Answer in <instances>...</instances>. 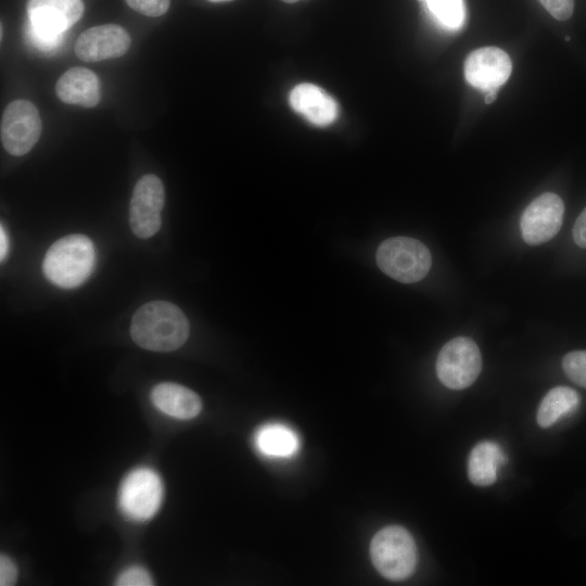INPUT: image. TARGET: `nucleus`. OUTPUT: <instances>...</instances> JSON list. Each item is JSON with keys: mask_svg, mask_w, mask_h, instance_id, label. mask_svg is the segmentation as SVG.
<instances>
[{"mask_svg": "<svg viewBox=\"0 0 586 586\" xmlns=\"http://www.w3.org/2000/svg\"><path fill=\"white\" fill-rule=\"evenodd\" d=\"M258 450L267 456L288 457L297 451V435L282 424H267L260 428L255 436Z\"/></svg>", "mask_w": 586, "mask_h": 586, "instance_id": "obj_18", "label": "nucleus"}, {"mask_svg": "<svg viewBox=\"0 0 586 586\" xmlns=\"http://www.w3.org/2000/svg\"><path fill=\"white\" fill-rule=\"evenodd\" d=\"M419 1H421V0H419Z\"/></svg>", "mask_w": 586, "mask_h": 586, "instance_id": "obj_31", "label": "nucleus"}, {"mask_svg": "<svg viewBox=\"0 0 586 586\" xmlns=\"http://www.w3.org/2000/svg\"><path fill=\"white\" fill-rule=\"evenodd\" d=\"M130 36L116 24L88 28L76 40L75 54L85 62H98L123 56L130 47Z\"/></svg>", "mask_w": 586, "mask_h": 586, "instance_id": "obj_11", "label": "nucleus"}, {"mask_svg": "<svg viewBox=\"0 0 586 586\" xmlns=\"http://www.w3.org/2000/svg\"><path fill=\"white\" fill-rule=\"evenodd\" d=\"M81 0H28V28L50 39H61L84 13Z\"/></svg>", "mask_w": 586, "mask_h": 586, "instance_id": "obj_9", "label": "nucleus"}, {"mask_svg": "<svg viewBox=\"0 0 586 586\" xmlns=\"http://www.w3.org/2000/svg\"><path fill=\"white\" fill-rule=\"evenodd\" d=\"M95 263L92 241L84 234H69L55 241L47 251L42 270L46 278L62 289L82 284Z\"/></svg>", "mask_w": 586, "mask_h": 586, "instance_id": "obj_2", "label": "nucleus"}, {"mask_svg": "<svg viewBox=\"0 0 586 586\" xmlns=\"http://www.w3.org/2000/svg\"><path fill=\"white\" fill-rule=\"evenodd\" d=\"M539 2L558 21H565L573 14L574 0H539Z\"/></svg>", "mask_w": 586, "mask_h": 586, "instance_id": "obj_23", "label": "nucleus"}, {"mask_svg": "<svg viewBox=\"0 0 586 586\" xmlns=\"http://www.w3.org/2000/svg\"><path fill=\"white\" fill-rule=\"evenodd\" d=\"M207 1L216 3V2H225V1H231V0H207Z\"/></svg>", "mask_w": 586, "mask_h": 586, "instance_id": "obj_28", "label": "nucleus"}, {"mask_svg": "<svg viewBox=\"0 0 586 586\" xmlns=\"http://www.w3.org/2000/svg\"><path fill=\"white\" fill-rule=\"evenodd\" d=\"M424 1L429 10L444 25L457 28L463 21L462 0H421Z\"/></svg>", "mask_w": 586, "mask_h": 586, "instance_id": "obj_19", "label": "nucleus"}, {"mask_svg": "<svg viewBox=\"0 0 586 586\" xmlns=\"http://www.w3.org/2000/svg\"><path fill=\"white\" fill-rule=\"evenodd\" d=\"M153 405L163 413L176 419H191L202 409L201 398L188 387L176 383H160L151 391Z\"/></svg>", "mask_w": 586, "mask_h": 586, "instance_id": "obj_15", "label": "nucleus"}, {"mask_svg": "<svg viewBox=\"0 0 586 586\" xmlns=\"http://www.w3.org/2000/svg\"><path fill=\"white\" fill-rule=\"evenodd\" d=\"M42 124L37 107L28 100L9 103L1 117V143L12 155L29 152L40 138Z\"/></svg>", "mask_w": 586, "mask_h": 586, "instance_id": "obj_7", "label": "nucleus"}, {"mask_svg": "<svg viewBox=\"0 0 586 586\" xmlns=\"http://www.w3.org/2000/svg\"><path fill=\"white\" fill-rule=\"evenodd\" d=\"M562 367L570 380L586 388V351L568 353L563 357Z\"/></svg>", "mask_w": 586, "mask_h": 586, "instance_id": "obj_20", "label": "nucleus"}, {"mask_svg": "<svg viewBox=\"0 0 586 586\" xmlns=\"http://www.w3.org/2000/svg\"><path fill=\"white\" fill-rule=\"evenodd\" d=\"M370 557L377 571L387 579L409 577L417 563V548L410 533L399 525H388L373 536Z\"/></svg>", "mask_w": 586, "mask_h": 586, "instance_id": "obj_3", "label": "nucleus"}, {"mask_svg": "<svg viewBox=\"0 0 586 586\" xmlns=\"http://www.w3.org/2000/svg\"><path fill=\"white\" fill-rule=\"evenodd\" d=\"M118 586H150L153 585L150 573L138 565L129 566L124 570L115 582Z\"/></svg>", "mask_w": 586, "mask_h": 586, "instance_id": "obj_21", "label": "nucleus"}, {"mask_svg": "<svg viewBox=\"0 0 586 586\" xmlns=\"http://www.w3.org/2000/svg\"><path fill=\"white\" fill-rule=\"evenodd\" d=\"M573 239L579 247L586 249V207L574 224Z\"/></svg>", "mask_w": 586, "mask_h": 586, "instance_id": "obj_25", "label": "nucleus"}, {"mask_svg": "<svg viewBox=\"0 0 586 586\" xmlns=\"http://www.w3.org/2000/svg\"><path fill=\"white\" fill-rule=\"evenodd\" d=\"M164 495L161 476L152 469L141 467L130 471L118 489V507L133 521H146L158 511Z\"/></svg>", "mask_w": 586, "mask_h": 586, "instance_id": "obj_5", "label": "nucleus"}, {"mask_svg": "<svg viewBox=\"0 0 586 586\" xmlns=\"http://www.w3.org/2000/svg\"><path fill=\"white\" fill-rule=\"evenodd\" d=\"M500 446L495 442H481L473 447L468 460V476L471 483L488 486L496 481L498 467L506 463Z\"/></svg>", "mask_w": 586, "mask_h": 586, "instance_id": "obj_16", "label": "nucleus"}, {"mask_svg": "<svg viewBox=\"0 0 586 586\" xmlns=\"http://www.w3.org/2000/svg\"><path fill=\"white\" fill-rule=\"evenodd\" d=\"M482 369V357L475 342L458 336L447 342L437 356L436 373L448 388L463 390L470 386Z\"/></svg>", "mask_w": 586, "mask_h": 586, "instance_id": "obj_6", "label": "nucleus"}, {"mask_svg": "<svg viewBox=\"0 0 586 586\" xmlns=\"http://www.w3.org/2000/svg\"><path fill=\"white\" fill-rule=\"evenodd\" d=\"M130 334L133 342L142 348L171 352L187 341L189 322L175 304L153 301L145 303L135 313Z\"/></svg>", "mask_w": 586, "mask_h": 586, "instance_id": "obj_1", "label": "nucleus"}, {"mask_svg": "<svg viewBox=\"0 0 586 586\" xmlns=\"http://www.w3.org/2000/svg\"><path fill=\"white\" fill-rule=\"evenodd\" d=\"M9 250V240L3 226L0 228V258L4 259Z\"/></svg>", "mask_w": 586, "mask_h": 586, "instance_id": "obj_26", "label": "nucleus"}, {"mask_svg": "<svg viewBox=\"0 0 586 586\" xmlns=\"http://www.w3.org/2000/svg\"><path fill=\"white\" fill-rule=\"evenodd\" d=\"M17 577V569L14 562L7 556L0 557V585H14Z\"/></svg>", "mask_w": 586, "mask_h": 586, "instance_id": "obj_24", "label": "nucleus"}, {"mask_svg": "<svg viewBox=\"0 0 586 586\" xmlns=\"http://www.w3.org/2000/svg\"><path fill=\"white\" fill-rule=\"evenodd\" d=\"M284 2H288V3H294V2H297V1H301V0H282Z\"/></svg>", "mask_w": 586, "mask_h": 586, "instance_id": "obj_29", "label": "nucleus"}, {"mask_svg": "<svg viewBox=\"0 0 586 586\" xmlns=\"http://www.w3.org/2000/svg\"><path fill=\"white\" fill-rule=\"evenodd\" d=\"M565 40H566V41H570V36H566V37H565Z\"/></svg>", "mask_w": 586, "mask_h": 586, "instance_id": "obj_30", "label": "nucleus"}, {"mask_svg": "<svg viewBox=\"0 0 586 586\" xmlns=\"http://www.w3.org/2000/svg\"><path fill=\"white\" fill-rule=\"evenodd\" d=\"M135 11L146 16H161L169 9L170 0H126Z\"/></svg>", "mask_w": 586, "mask_h": 586, "instance_id": "obj_22", "label": "nucleus"}, {"mask_svg": "<svg viewBox=\"0 0 586 586\" xmlns=\"http://www.w3.org/2000/svg\"><path fill=\"white\" fill-rule=\"evenodd\" d=\"M564 204L559 195L546 192L533 200L524 209L520 227L524 241L539 245L550 241L560 230Z\"/></svg>", "mask_w": 586, "mask_h": 586, "instance_id": "obj_10", "label": "nucleus"}, {"mask_svg": "<svg viewBox=\"0 0 586 586\" xmlns=\"http://www.w3.org/2000/svg\"><path fill=\"white\" fill-rule=\"evenodd\" d=\"M164 202L165 190L157 176L149 174L138 180L129 206L130 228L138 238L148 239L160 230Z\"/></svg>", "mask_w": 586, "mask_h": 586, "instance_id": "obj_8", "label": "nucleus"}, {"mask_svg": "<svg viewBox=\"0 0 586 586\" xmlns=\"http://www.w3.org/2000/svg\"><path fill=\"white\" fill-rule=\"evenodd\" d=\"M55 92L62 102L84 107H93L101 99L99 78L92 71L79 66L69 68L58 79Z\"/></svg>", "mask_w": 586, "mask_h": 586, "instance_id": "obj_13", "label": "nucleus"}, {"mask_svg": "<svg viewBox=\"0 0 586 586\" xmlns=\"http://www.w3.org/2000/svg\"><path fill=\"white\" fill-rule=\"evenodd\" d=\"M579 404L577 392L568 386L551 388L542 399L537 410V423L549 428L563 416L574 411Z\"/></svg>", "mask_w": 586, "mask_h": 586, "instance_id": "obj_17", "label": "nucleus"}, {"mask_svg": "<svg viewBox=\"0 0 586 586\" xmlns=\"http://www.w3.org/2000/svg\"><path fill=\"white\" fill-rule=\"evenodd\" d=\"M290 103L294 111L317 126L333 123L337 115L336 102L320 87L313 84H301L294 87L290 93Z\"/></svg>", "mask_w": 586, "mask_h": 586, "instance_id": "obj_14", "label": "nucleus"}, {"mask_svg": "<svg viewBox=\"0 0 586 586\" xmlns=\"http://www.w3.org/2000/svg\"><path fill=\"white\" fill-rule=\"evenodd\" d=\"M512 63L509 55L497 47H483L470 52L464 61L467 81L482 92L499 88L509 78Z\"/></svg>", "mask_w": 586, "mask_h": 586, "instance_id": "obj_12", "label": "nucleus"}, {"mask_svg": "<svg viewBox=\"0 0 586 586\" xmlns=\"http://www.w3.org/2000/svg\"><path fill=\"white\" fill-rule=\"evenodd\" d=\"M498 89L499 88H492L484 91V102L486 104H491L496 100L497 94H498Z\"/></svg>", "mask_w": 586, "mask_h": 586, "instance_id": "obj_27", "label": "nucleus"}, {"mask_svg": "<svg viewBox=\"0 0 586 586\" xmlns=\"http://www.w3.org/2000/svg\"><path fill=\"white\" fill-rule=\"evenodd\" d=\"M377 264L391 278L412 283L428 275L432 257L422 242L408 237H394L378 247Z\"/></svg>", "mask_w": 586, "mask_h": 586, "instance_id": "obj_4", "label": "nucleus"}]
</instances>
